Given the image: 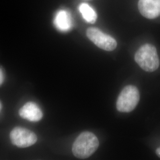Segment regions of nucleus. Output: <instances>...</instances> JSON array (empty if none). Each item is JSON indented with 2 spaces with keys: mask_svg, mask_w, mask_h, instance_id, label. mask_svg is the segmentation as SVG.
I'll use <instances>...</instances> for the list:
<instances>
[{
  "mask_svg": "<svg viewBox=\"0 0 160 160\" xmlns=\"http://www.w3.org/2000/svg\"><path fill=\"white\" fill-rule=\"evenodd\" d=\"M53 23L56 28L61 32H68L72 27V21L69 12L61 10L57 12Z\"/></svg>",
  "mask_w": 160,
  "mask_h": 160,
  "instance_id": "6e6552de",
  "label": "nucleus"
},
{
  "mask_svg": "<svg viewBox=\"0 0 160 160\" xmlns=\"http://www.w3.org/2000/svg\"><path fill=\"white\" fill-rule=\"evenodd\" d=\"M98 146V139L94 133L90 132H84L75 139L72 151L77 158L86 159L97 150Z\"/></svg>",
  "mask_w": 160,
  "mask_h": 160,
  "instance_id": "f257e3e1",
  "label": "nucleus"
},
{
  "mask_svg": "<svg viewBox=\"0 0 160 160\" xmlns=\"http://www.w3.org/2000/svg\"><path fill=\"white\" fill-rule=\"evenodd\" d=\"M4 81V74L2 70L0 69V86L2 84Z\"/></svg>",
  "mask_w": 160,
  "mask_h": 160,
  "instance_id": "9d476101",
  "label": "nucleus"
},
{
  "mask_svg": "<svg viewBox=\"0 0 160 160\" xmlns=\"http://www.w3.org/2000/svg\"><path fill=\"white\" fill-rule=\"evenodd\" d=\"M138 65L147 72H153L158 68L160 60L155 47L151 44L141 46L135 55Z\"/></svg>",
  "mask_w": 160,
  "mask_h": 160,
  "instance_id": "f03ea898",
  "label": "nucleus"
},
{
  "mask_svg": "<svg viewBox=\"0 0 160 160\" xmlns=\"http://www.w3.org/2000/svg\"><path fill=\"white\" fill-rule=\"evenodd\" d=\"M156 154L157 155L160 157V148H158L157 149V150H156Z\"/></svg>",
  "mask_w": 160,
  "mask_h": 160,
  "instance_id": "9b49d317",
  "label": "nucleus"
},
{
  "mask_svg": "<svg viewBox=\"0 0 160 160\" xmlns=\"http://www.w3.org/2000/svg\"><path fill=\"white\" fill-rule=\"evenodd\" d=\"M139 98V90L135 86H126L118 98L116 108L120 112H130L137 106Z\"/></svg>",
  "mask_w": 160,
  "mask_h": 160,
  "instance_id": "7ed1b4c3",
  "label": "nucleus"
},
{
  "mask_svg": "<svg viewBox=\"0 0 160 160\" xmlns=\"http://www.w3.org/2000/svg\"><path fill=\"white\" fill-rule=\"evenodd\" d=\"M87 36L99 48L106 51H112L117 47V42L113 38L105 34L95 28H88Z\"/></svg>",
  "mask_w": 160,
  "mask_h": 160,
  "instance_id": "20e7f679",
  "label": "nucleus"
},
{
  "mask_svg": "<svg viewBox=\"0 0 160 160\" xmlns=\"http://www.w3.org/2000/svg\"><path fill=\"white\" fill-rule=\"evenodd\" d=\"M1 108H2V106H1V103L0 102V111H1Z\"/></svg>",
  "mask_w": 160,
  "mask_h": 160,
  "instance_id": "f8f14e48",
  "label": "nucleus"
},
{
  "mask_svg": "<svg viewBox=\"0 0 160 160\" xmlns=\"http://www.w3.org/2000/svg\"><path fill=\"white\" fill-rule=\"evenodd\" d=\"M20 116L31 122H38L43 117L42 112L37 104L30 102L26 103L19 110Z\"/></svg>",
  "mask_w": 160,
  "mask_h": 160,
  "instance_id": "0eeeda50",
  "label": "nucleus"
},
{
  "mask_svg": "<svg viewBox=\"0 0 160 160\" xmlns=\"http://www.w3.org/2000/svg\"><path fill=\"white\" fill-rule=\"evenodd\" d=\"M79 11L87 23L94 24L97 20V14L92 7L87 3H82L79 6Z\"/></svg>",
  "mask_w": 160,
  "mask_h": 160,
  "instance_id": "1a4fd4ad",
  "label": "nucleus"
},
{
  "mask_svg": "<svg viewBox=\"0 0 160 160\" xmlns=\"http://www.w3.org/2000/svg\"><path fill=\"white\" fill-rule=\"evenodd\" d=\"M10 137L12 143L20 148L30 147L38 140L34 132L21 127L14 128L10 132Z\"/></svg>",
  "mask_w": 160,
  "mask_h": 160,
  "instance_id": "39448f33",
  "label": "nucleus"
},
{
  "mask_svg": "<svg viewBox=\"0 0 160 160\" xmlns=\"http://www.w3.org/2000/svg\"><path fill=\"white\" fill-rule=\"evenodd\" d=\"M139 12L149 19H153L160 15V0H139Z\"/></svg>",
  "mask_w": 160,
  "mask_h": 160,
  "instance_id": "423d86ee",
  "label": "nucleus"
}]
</instances>
